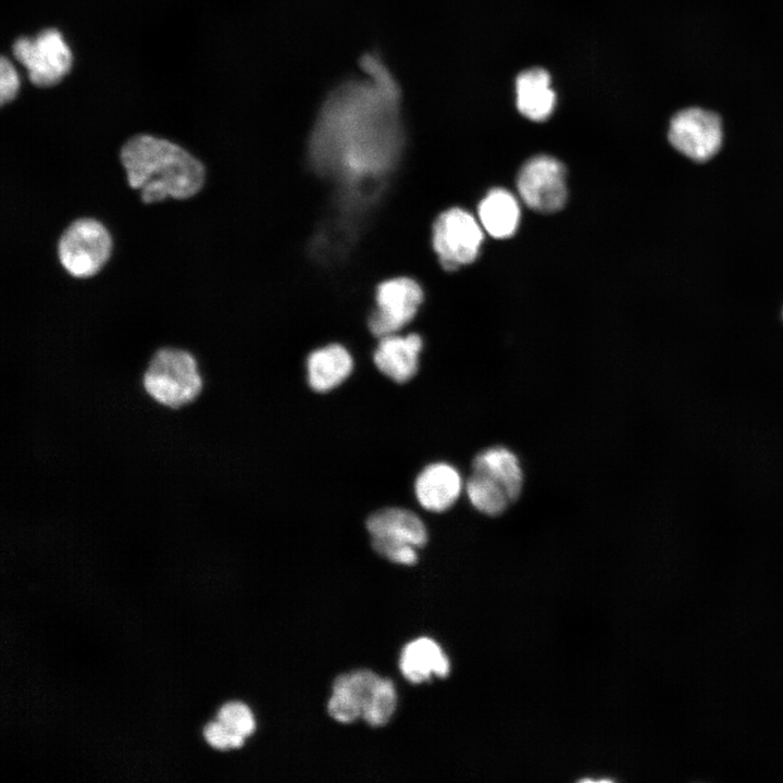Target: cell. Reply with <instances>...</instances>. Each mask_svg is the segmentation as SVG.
Instances as JSON below:
<instances>
[{
  "label": "cell",
  "mask_w": 783,
  "mask_h": 783,
  "mask_svg": "<svg viewBox=\"0 0 783 783\" xmlns=\"http://www.w3.org/2000/svg\"><path fill=\"white\" fill-rule=\"evenodd\" d=\"M360 65L365 77L349 79L324 101L310 138L314 165L349 181L382 175L402 144L400 88L374 54Z\"/></svg>",
  "instance_id": "obj_1"
},
{
  "label": "cell",
  "mask_w": 783,
  "mask_h": 783,
  "mask_svg": "<svg viewBox=\"0 0 783 783\" xmlns=\"http://www.w3.org/2000/svg\"><path fill=\"white\" fill-rule=\"evenodd\" d=\"M119 159L128 187L146 206L165 200H189L206 183V167L182 146L150 134L126 140Z\"/></svg>",
  "instance_id": "obj_2"
},
{
  "label": "cell",
  "mask_w": 783,
  "mask_h": 783,
  "mask_svg": "<svg viewBox=\"0 0 783 783\" xmlns=\"http://www.w3.org/2000/svg\"><path fill=\"white\" fill-rule=\"evenodd\" d=\"M141 384L148 397L160 406L179 409L199 397L203 381L198 361L190 351L166 346L149 358Z\"/></svg>",
  "instance_id": "obj_3"
},
{
  "label": "cell",
  "mask_w": 783,
  "mask_h": 783,
  "mask_svg": "<svg viewBox=\"0 0 783 783\" xmlns=\"http://www.w3.org/2000/svg\"><path fill=\"white\" fill-rule=\"evenodd\" d=\"M113 237L96 217L72 220L61 232L55 254L61 268L73 278L96 276L111 258Z\"/></svg>",
  "instance_id": "obj_4"
},
{
  "label": "cell",
  "mask_w": 783,
  "mask_h": 783,
  "mask_svg": "<svg viewBox=\"0 0 783 783\" xmlns=\"http://www.w3.org/2000/svg\"><path fill=\"white\" fill-rule=\"evenodd\" d=\"M15 59L28 72L29 80L40 87L59 83L71 70L72 52L55 28L41 30L35 37H20L12 47Z\"/></svg>",
  "instance_id": "obj_5"
},
{
  "label": "cell",
  "mask_w": 783,
  "mask_h": 783,
  "mask_svg": "<svg viewBox=\"0 0 783 783\" xmlns=\"http://www.w3.org/2000/svg\"><path fill=\"white\" fill-rule=\"evenodd\" d=\"M482 225L460 208L443 212L433 226V246L442 265L448 270L473 262L483 243Z\"/></svg>",
  "instance_id": "obj_6"
},
{
  "label": "cell",
  "mask_w": 783,
  "mask_h": 783,
  "mask_svg": "<svg viewBox=\"0 0 783 783\" xmlns=\"http://www.w3.org/2000/svg\"><path fill=\"white\" fill-rule=\"evenodd\" d=\"M720 116L700 108H687L672 117L669 141L687 158L704 162L712 158L722 144Z\"/></svg>",
  "instance_id": "obj_7"
},
{
  "label": "cell",
  "mask_w": 783,
  "mask_h": 783,
  "mask_svg": "<svg viewBox=\"0 0 783 783\" xmlns=\"http://www.w3.org/2000/svg\"><path fill=\"white\" fill-rule=\"evenodd\" d=\"M517 186L525 204L538 212H556L567 199L564 166L549 156L530 159L519 172Z\"/></svg>",
  "instance_id": "obj_8"
},
{
  "label": "cell",
  "mask_w": 783,
  "mask_h": 783,
  "mask_svg": "<svg viewBox=\"0 0 783 783\" xmlns=\"http://www.w3.org/2000/svg\"><path fill=\"white\" fill-rule=\"evenodd\" d=\"M423 299L419 284L408 277L383 282L376 290V310L369 318V328L376 337L395 334L408 324Z\"/></svg>",
  "instance_id": "obj_9"
},
{
  "label": "cell",
  "mask_w": 783,
  "mask_h": 783,
  "mask_svg": "<svg viewBox=\"0 0 783 783\" xmlns=\"http://www.w3.org/2000/svg\"><path fill=\"white\" fill-rule=\"evenodd\" d=\"M380 680L381 676L365 669L339 675L334 681L327 704L330 716L341 723L362 719Z\"/></svg>",
  "instance_id": "obj_10"
},
{
  "label": "cell",
  "mask_w": 783,
  "mask_h": 783,
  "mask_svg": "<svg viewBox=\"0 0 783 783\" xmlns=\"http://www.w3.org/2000/svg\"><path fill=\"white\" fill-rule=\"evenodd\" d=\"M463 478L452 464L433 462L426 465L414 481V495L420 506L430 512L450 509L464 490Z\"/></svg>",
  "instance_id": "obj_11"
},
{
  "label": "cell",
  "mask_w": 783,
  "mask_h": 783,
  "mask_svg": "<svg viewBox=\"0 0 783 783\" xmlns=\"http://www.w3.org/2000/svg\"><path fill=\"white\" fill-rule=\"evenodd\" d=\"M422 347V338L415 333L406 336L387 335L380 339L373 360L381 373L402 384L417 374Z\"/></svg>",
  "instance_id": "obj_12"
},
{
  "label": "cell",
  "mask_w": 783,
  "mask_h": 783,
  "mask_svg": "<svg viewBox=\"0 0 783 783\" xmlns=\"http://www.w3.org/2000/svg\"><path fill=\"white\" fill-rule=\"evenodd\" d=\"M371 537L386 538L422 547L427 542V530L422 519L403 508H384L373 512L366 520Z\"/></svg>",
  "instance_id": "obj_13"
},
{
  "label": "cell",
  "mask_w": 783,
  "mask_h": 783,
  "mask_svg": "<svg viewBox=\"0 0 783 783\" xmlns=\"http://www.w3.org/2000/svg\"><path fill=\"white\" fill-rule=\"evenodd\" d=\"M353 370V359L339 344L313 350L307 359L309 386L318 393L330 391L345 382Z\"/></svg>",
  "instance_id": "obj_14"
},
{
  "label": "cell",
  "mask_w": 783,
  "mask_h": 783,
  "mask_svg": "<svg viewBox=\"0 0 783 783\" xmlns=\"http://www.w3.org/2000/svg\"><path fill=\"white\" fill-rule=\"evenodd\" d=\"M400 671L412 683H422L432 675L446 678L450 663L440 646L428 637L408 643L400 656Z\"/></svg>",
  "instance_id": "obj_15"
},
{
  "label": "cell",
  "mask_w": 783,
  "mask_h": 783,
  "mask_svg": "<svg viewBox=\"0 0 783 783\" xmlns=\"http://www.w3.org/2000/svg\"><path fill=\"white\" fill-rule=\"evenodd\" d=\"M515 90L518 110L525 117L539 122L551 114L556 96L545 70L530 69L522 72L517 77Z\"/></svg>",
  "instance_id": "obj_16"
},
{
  "label": "cell",
  "mask_w": 783,
  "mask_h": 783,
  "mask_svg": "<svg viewBox=\"0 0 783 783\" xmlns=\"http://www.w3.org/2000/svg\"><path fill=\"white\" fill-rule=\"evenodd\" d=\"M472 469L496 481L511 501L519 498L523 487V471L514 452L502 446L480 451L472 461Z\"/></svg>",
  "instance_id": "obj_17"
},
{
  "label": "cell",
  "mask_w": 783,
  "mask_h": 783,
  "mask_svg": "<svg viewBox=\"0 0 783 783\" xmlns=\"http://www.w3.org/2000/svg\"><path fill=\"white\" fill-rule=\"evenodd\" d=\"M478 220L492 237L499 239L510 237L519 225V203L508 190L492 189L478 206Z\"/></svg>",
  "instance_id": "obj_18"
},
{
  "label": "cell",
  "mask_w": 783,
  "mask_h": 783,
  "mask_svg": "<svg viewBox=\"0 0 783 783\" xmlns=\"http://www.w3.org/2000/svg\"><path fill=\"white\" fill-rule=\"evenodd\" d=\"M464 492L475 510L490 517L501 514L512 502L496 481L481 472L473 471L464 484Z\"/></svg>",
  "instance_id": "obj_19"
},
{
  "label": "cell",
  "mask_w": 783,
  "mask_h": 783,
  "mask_svg": "<svg viewBox=\"0 0 783 783\" xmlns=\"http://www.w3.org/2000/svg\"><path fill=\"white\" fill-rule=\"evenodd\" d=\"M396 707L397 692L393 681L381 678L362 719L371 726H383L390 720Z\"/></svg>",
  "instance_id": "obj_20"
},
{
  "label": "cell",
  "mask_w": 783,
  "mask_h": 783,
  "mask_svg": "<svg viewBox=\"0 0 783 783\" xmlns=\"http://www.w3.org/2000/svg\"><path fill=\"white\" fill-rule=\"evenodd\" d=\"M217 720L228 730L245 738L250 736L256 729V720L250 708L239 701L223 705L217 712Z\"/></svg>",
  "instance_id": "obj_21"
},
{
  "label": "cell",
  "mask_w": 783,
  "mask_h": 783,
  "mask_svg": "<svg viewBox=\"0 0 783 783\" xmlns=\"http://www.w3.org/2000/svg\"><path fill=\"white\" fill-rule=\"evenodd\" d=\"M373 549L391 562L412 566L418 561L417 547L386 538L372 537Z\"/></svg>",
  "instance_id": "obj_22"
},
{
  "label": "cell",
  "mask_w": 783,
  "mask_h": 783,
  "mask_svg": "<svg viewBox=\"0 0 783 783\" xmlns=\"http://www.w3.org/2000/svg\"><path fill=\"white\" fill-rule=\"evenodd\" d=\"M206 741L216 749L239 748L245 737L232 732L219 720L208 723L203 729Z\"/></svg>",
  "instance_id": "obj_23"
},
{
  "label": "cell",
  "mask_w": 783,
  "mask_h": 783,
  "mask_svg": "<svg viewBox=\"0 0 783 783\" xmlns=\"http://www.w3.org/2000/svg\"><path fill=\"white\" fill-rule=\"evenodd\" d=\"M20 89V77L13 64L4 57L0 62V103L12 101Z\"/></svg>",
  "instance_id": "obj_24"
}]
</instances>
